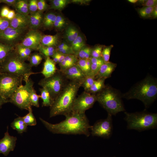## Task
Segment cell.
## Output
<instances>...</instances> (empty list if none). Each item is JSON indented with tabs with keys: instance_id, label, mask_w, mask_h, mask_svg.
I'll return each instance as SVG.
<instances>
[{
	"instance_id": "cell-62",
	"label": "cell",
	"mask_w": 157,
	"mask_h": 157,
	"mask_svg": "<svg viewBox=\"0 0 157 157\" xmlns=\"http://www.w3.org/2000/svg\"></svg>"
},
{
	"instance_id": "cell-10",
	"label": "cell",
	"mask_w": 157,
	"mask_h": 157,
	"mask_svg": "<svg viewBox=\"0 0 157 157\" xmlns=\"http://www.w3.org/2000/svg\"><path fill=\"white\" fill-rule=\"evenodd\" d=\"M27 29L16 28L9 26L0 33V42L15 48L24 38Z\"/></svg>"
},
{
	"instance_id": "cell-7",
	"label": "cell",
	"mask_w": 157,
	"mask_h": 157,
	"mask_svg": "<svg viewBox=\"0 0 157 157\" xmlns=\"http://www.w3.org/2000/svg\"><path fill=\"white\" fill-rule=\"evenodd\" d=\"M68 81L63 72L58 69L53 75L41 79L38 84L46 90L54 100Z\"/></svg>"
},
{
	"instance_id": "cell-53",
	"label": "cell",
	"mask_w": 157,
	"mask_h": 157,
	"mask_svg": "<svg viewBox=\"0 0 157 157\" xmlns=\"http://www.w3.org/2000/svg\"><path fill=\"white\" fill-rule=\"evenodd\" d=\"M92 49L90 47H88L87 52H86L85 59H89L91 57V53Z\"/></svg>"
},
{
	"instance_id": "cell-58",
	"label": "cell",
	"mask_w": 157,
	"mask_h": 157,
	"mask_svg": "<svg viewBox=\"0 0 157 157\" xmlns=\"http://www.w3.org/2000/svg\"><path fill=\"white\" fill-rule=\"evenodd\" d=\"M8 102V100L4 99L0 96V108L2 105Z\"/></svg>"
},
{
	"instance_id": "cell-2",
	"label": "cell",
	"mask_w": 157,
	"mask_h": 157,
	"mask_svg": "<svg viewBox=\"0 0 157 157\" xmlns=\"http://www.w3.org/2000/svg\"><path fill=\"white\" fill-rule=\"evenodd\" d=\"M82 82L69 81L50 107V117L71 112L78 92Z\"/></svg>"
},
{
	"instance_id": "cell-55",
	"label": "cell",
	"mask_w": 157,
	"mask_h": 157,
	"mask_svg": "<svg viewBox=\"0 0 157 157\" xmlns=\"http://www.w3.org/2000/svg\"><path fill=\"white\" fill-rule=\"evenodd\" d=\"M52 60L56 63H58V53L56 51L54 55L52 56Z\"/></svg>"
},
{
	"instance_id": "cell-50",
	"label": "cell",
	"mask_w": 157,
	"mask_h": 157,
	"mask_svg": "<svg viewBox=\"0 0 157 157\" xmlns=\"http://www.w3.org/2000/svg\"><path fill=\"white\" fill-rule=\"evenodd\" d=\"M16 13L13 10H10V11L6 18L9 20L10 21L15 17Z\"/></svg>"
},
{
	"instance_id": "cell-3",
	"label": "cell",
	"mask_w": 157,
	"mask_h": 157,
	"mask_svg": "<svg viewBox=\"0 0 157 157\" xmlns=\"http://www.w3.org/2000/svg\"><path fill=\"white\" fill-rule=\"evenodd\" d=\"M157 97V80L150 75L134 85L127 92L122 94V98L127 99H136L148 108Z\"/></svg>"
},
{
	"instance_id": "cell-5",
	"label": "cell",
	"mask_w": 157,
	"mask_h": 157,
	"mask_svg": "<svg viewBox=\"0 0 157 157\" xmlns=\"http://www.w3.org/2000/svg\"><path fill=\"white\" fill-rule=\"evenodd\" d=\"M97 101L107 112L108 114L115 115L125 111L122 99V94L119 91L109 85L105 87L96 94Z\"/></svg>"
},
{
	"instance_id": "cell-49",
	"label": "cell",
	"mask_w": 157,
	"mask_h": 157,
	"mask_svg": "<svg viewBox=\"0 0 157 157\" xmlns=\"http://www.w3.org/2000/svg\"><path fill=\"white\" fill-rule=\"evenodd\" d=\"M41 49L45 51L50 52H55L56 51V49L54 47H44L40 45L38 50Z\"/></svg>"
},
{
	"instance_id": "cell-61",
	"label": "cell",
	"mask_w": 157,
	"mask_h": 157,
	"mask_svg": "<svg viewBox=\"0 0 157 157\" xmlns=\"http://www.w3.org/2000/svg\"></svg>"
},
{
	"instance_id": "cell-31",
	"label": "cell",
	"mask_w": 157,
	"mask_h": 157,
	"mask_svg": "<svg viewBox=\"0 0 157 157\" xmlns=\"http://www.w3.org/2000/svg\"><path fill=\"white\" fill-rule=\"evenodd\" d=\"M14 48L0 42V63L4 60L10 52Z\"/></svg>"
},
{
	"instance_id": "cell-60",
	"label": "cell",
	"mask_w": 157,
	"mask_h": 157,
	"mask_svg": "<svg viewBox=\"0 0 157 157\" xmlns=\"http://www.w3.org/2000/svg\"><path fill=\"white\" fill-rule=\"evenodd\" d=\"M1 2V0H0V3Z\"/></svg>"
},
{
	"instance_id": "cell-59",
	"label": "cell",
	"mask_w": 157,
	"mask_h": 157,
	"mask_svg": "<svg viewBox=\"0 0 157 157\" xmlns=\"http://www.w3.org/2000/svg\"><path fill=\"white\" fill-rule=\"evenodd\" d=\"M138 0H128V1L129 2L132 3H135L138 1Z\"/></svg>"
},
{
	"instance_id": "cell-46",
	"label": "cell",
	"mask_w": 157,
	"mask_h": 157,
	"mask_svg": "<svg viewBox=\"0 0 157 157\" xmlns=\"http://www.w3.org/2000/svg\"><path fill=\"white\" fill-rule=\"evenodd\" d=\"M56 51L67 55H75V53L72 50L71 47L56 49Z\"/></svg>"
},
{
	"instance_id": "cell-25",
	"label": "cell",
	"mask_w": 157,
	"mask_h": 157,
	"mask_svg": "<svg viewBox=\"0 0 157 157\" xmlns=\"http://www.w3.org/2000/svg\"><path fill=\"white\" fill-rule=\"evenodd\" d=\"M11 127L19 133H22L26 131L27 125L24 123L21 117L15 118L10 124Z\"/></svg>"
},
{
	"instance_id": "cell-47",
	"label": "cell",
	"mask_w": 157,
	"mask_h": 157,
	"mask_svg": "<svg viewBox=\"0 0 157 157\" xmlns=\"http://www.w3.org/2000/svg\"><path fill=\"white\" fill-rule=\"evenodd\" d=\"M88 47L84 46L77 53L76 56L79 59H85V56Z\"/></svg>"
},
{
	"instance_id": "cell-14",
	"label": "cell",
	"mask_w": 157,
	"mask_h": 157,
	"mask_svg": "<svg viewBox=\"0 0 157 157\" xmlns=\"http://www.w3.org/2000/svg\"><path fill=\"white\" fill-rule=\"evenodd\" d=\"M8 126L4 137L0 139V154L7 156L10 151H13L15 147L17 138L10 136L8 132Z\"/></svg>"
},
{
	"instance_id": "cell-41",
	"label": "cell",
	"mask_w": 157,
	"mask_h": 157,
	"mask_svg": "<svg viewBox=\"0 0 157 157\" xmlns=\"http://www.w3.org/2000/svg\"><path fill=\"white\" fill-rule=\"evenodd\" d=\"M76 64L86 76L89 75V72L87 66L86 59H79Z\"/></svg>"
},
{
	"instance_id": "cell-35",
	"label": "cell",
	"mask_w": 157,
	"mask_h": 157,
	"mask_svg": "<svg viewBox=\"0 0 157 157\" xmlns=\"http://www.w3.org/2000/svg\"><path fill=\"white\" fill-rule=\"evenodd\" d=\"M95 80L94 76L91 75L86 76L81 85V86L83 88L84 91L87 92Z\"/></svg>"
},
{
	"instance_id": "cell-4",
	"label": "cell",
	"mask_w": 157,
	"mask_h": 157,
	"mask_svg": "<svg viewBox=\"0 0 157 157\" xmlns=\"http://www.w3.org/2000/svg\"><path fill=\"white\" fill-rule=\"evenodd\" d=\"M17 54L14 49L9 53L4 60L0 63V72L6 73L22 77L25 82L33 72L32 67L26 63Z\"/></svg>"
},
{
	"instance_id": "cell-33",
	"label": "cell",
	"mask_w": 157,
	"mask_h": 157,
	"mask_svg": "<svg viewBox=\"0 0 157 157\" xmlns=\"http://www.w3.org/2000/svg\"><path fill=\"white\" fill-rule=\"evenodd\" d=\"M156 6L153 7L144 6L139 8L138 10V12L142 18L151 17L152 13Z\"/></svg>"
},
{
	"instance_id": "cell-26",
	"label": "cell",
	"mask_w": 157,
	"mask_h": 157,
	"mask_svg": "<svg viewBox=\"0 0 157 157\" xmlns=\"http://www.w3.org/2000/svg\"><path fill=\"white\" fill-rule=\"evenodd\" d=\"M39 90L41 92L40 98L42 101V106L50 107L53 104L54 100L51 97L49 92L43 88H40Z\"/></svg>"
},
{
	"instance_id": "cell-28",
	"label": "cell",
	"mask_w": 157,
	"mask_h": 157,
	"mask_svg": "<svg viewBox=\"0 0 157 157\" xmlns=\"http://www.w3.org/2000/svg\"><path fill=\"white\" fill-rule=\"evenodd\" d=\"M57 15L52 13H48L43 17L42 24L45 28H50L54 26Z\"/></svg>"
},
{
	"instance_id": "cell-54",
	"label": "cell",
	"mask_w": 157,
	"mask_h": 157,
	"mask_svg": "<svg viewBox=\"0 0 157 157\" xmlns=\"http://www.w3.org/2000/svg\"><path fill=\"white\" fill-rule=\"evenodd\" d=\"M58 52V63L60 64L62 62L67 55L63 54L60 52Z\"/></svg>"
},
{
	"instance_id": "cell-57",
	"label": "cell",
	"mask_w": 157,
	"mask_h": 157,
	"mask_svg": "<svg viewBox=\"0 0 157 157\" xmlns=\"http://www.w3.org/2000/svg\"><path fill=\"white\" fill-rule=\"evenodd\" d=\"M151 17H152L153 19H156L157 17V5H156L154 9L152 14L151 15Z\"/></svg>"
},
{
	"instance_id": "cell-6",
	"label": "cell",
	"mask_w": 157,
	"mask_h": 157,
	"mask_svg": "<svg viewBox=\"0 0 157 157\" xmlns=\"http://www.w3.org/2000/svg\"><path fill=\"white\" fill-rule=\"evenodd\" d=\"M124 119L128 129L139 131L156 128L157 126V114L146 111L129 113L125 112Z\"/></svg>"
},
{
	"instance_id": "cell-15",
	"label": "cell",
	"mask_w": 157,
	"mask_h": 157,
	"mask_svg": "<svg viewBox=\"0 0 157 157\" xmlns=\"http://www.w3.org/2000/svg\"><path fill=\"white\" fill-rule=\"evenodd\" d=\"M62 72L69 81H78L83 83L86 76L77 64Z\"/></svg>"
},
{
	"instance_id": "cell-48",
	"label": "cell",
	"mask_w": 157,
	"mask_h": 157,
	"mask_svg": "<svg viewBox=\"0 0 157 157\" xmlns=\"http://www.w3.org/2000/svg\"><path fill=\"white\" fill-rule=\"evenodd\" d=\"M10 10L7 6L3 7L1 9L0 12V15L1 17L6 18Z\"/></svg>"
},
{
	"instance_id": "cell-11",
	"label": "cell",
	"mask_w": 157,
	"mask_h": 157,
	"mask_svg": "<svg viewBox=\"0 0 157 157\" xmlns=\"http://www.w3.org/2000/svg\"><path fill=\"white\" fill-rule=\"evenodd\" d=\"M96 101V94L84 91L75 99L71 112L85 113V111L93 106Z\"/></svg>"
},
{
	"instance_id": "cell-18",
	"label": "cell",
	"mask_w": 157,
	"mask_h": 157,
	"mask_svg": "<svg viewBox=\"0 0 157 157\" xmlns=\"http://www.w3.org/2000/svg\"><path fill=\"white\" fill-rule=\"evenodd\" d=\"M56 64L50 57L46 58L44 63L43 69L40 73L44 78H48L53 75L56 72Z\"/></svg>"
},
{
	"instance_id": "cell-12",
	"label": "cell",
	"mask_w": 157,
	"mask_h": 157,
	"mask_svg": "<svg viewBox=\"0 0 157 157\" xmlns=\"http://www.w3.org/2000/svg\"><path fill=\"white\" fill-rule=\"evenodd\" d=\"M90 130L93 136L109 138L113 130L112 115L108 114L106 119L97 121L92 126Z\"/></svg>"
},
{
	"instance_id": "cell-8",
	"label": "cell",
	"mask_w": 157,
	"mask_h": 157,
	"mask_svg": "<svg viewBox=\"0 0 157 157\" xmlns=\"http://www.w3.org/2000/svg\"><path fill=\"white\" fill-rule=\"evenodd\" d=\"M24 85L19 86L8 99L11 103L21 109L28 110L31 108L30 97L31 92L34 88V82L29 78L25 82Z\"/></svg>"
},
{
	"instance_id": "cell-16",
	"label": "cell",
	"mask_w": 157,
	"mask_h": 157,
	"mask_svg": "<svg viewBox=\"0 0 157 157\" xmlns=\"http://www.w3.org/2000/svg\"><path fill=\"white\" fill-rule=\"evenodd\" d=\"M28 15L17 13L14 18L10 21V26L19 29L27 28L29 27Z\"/></svg>"
},
{
	"instance_id": "cell-29",
	"label": "cell",
	"mask_w": 157,
	"mask_h": 157,
	"mask_svg": "<svg viewBox=\"0 0 157 157\" xmlns=\"http://www.w3.org/2000/svg\"><path fill=\"white\" fill-rule=\"evenodd\" d=\"M85 46V42L83 37L79 35L78 37L71 42L70 46L76 55L78 52Z\"/></svg>"
},
{
	"instance_id": "cell-51",
	"label": "cell",
	"mask_w": 157,
	"mask_h": 157,
	"mask_svg": "<svg viewBox=\"0 0 157 157\" xmlns=\"http://www.w3.org/2000/svg\"><path fill=\"white\" fill-rule=\"evenodd\" d=\"M38 50L40 51V53L45 57H50L51 56H52L54 54L55 52H50L47 51H45L41 49H39Z\"/></svg>"
},
{
	"instance_id": "cell-27",
	"label": "cell",
	"mask_w": 157,
	"mask_h": 157,
	"mask_svg": "<svg viewBox=\"0 0 157 157\" xmlns=\"http://www.w3.org/2000/svg\"><path fill=\"white\" fill-rule=\"evenodd\" d=\"M105 79L104 78L95 79L91 87L87 92L92 94H96L105 87Z\"/></svg>"
},
{
	"instance_id": "cell-45",
	"label": "cell",
	"mask_w": 157,
	"mask_h": 157,
	"mask_svg": "<svg viewBox=\"0 0 157 157\" xmlns=\"http://www.w3.org/2000/svg\"><path fill=\"white\" fill-rule=\"evenodd\" d=\"M139 2L144 6L153 7L157 5L156 0H140Z\"/></svg>"
},
{
	"instance_id": "cell-32",
	"label": "cell",
	"mask_w": 157,
	"mask_h": 157,
	"mask_svg": "<svg viewBox=\"0 0 157 157\" xmlns=\"http://www.w3.org/2000/svg\"><path fill=\"white\" fill-rule=\"evenodd\" d=\"M28 110V113L25 116L21 117L22 118L27 126H35L37 124V122L33 114L32 108H31Z\"/></svg>"
},
{
	"instance_id": "cell-23",
	"label": "cell",
	"mask_w": 157,
	"mask_h": 157,
	"mask_svg": "<svg viewBox=\"0 0 157 157\" xmlns=\"http://www.w3.org/2000/svg\"><path fill=\"white\" fill-rule=\"evenodd\" d=\"M91 62V69L90 74L95 77L101 66L104 63L102 58L91 57L90 59Z\"/></svg>"
},
{
	"instance_id": "cell-20",
	"label": "cell",
	"mask_w": 157,
	"mask_h": 157,
	"mask_svg": "<svg viewBox=\"0 0 157 157\" xmlns=\"http://www.w3.org/2000/svg\"><path fill=\"white\" fill-rule=\"evenodd\" d=\"M78 60L75 55H67L64 60L59 64L60 70L63 71L76 64Z\"/></svg>"
},
{
	"instance_id": "cell-17",
	"label": "cell",
	"mask_w": 157,
	"mask_h": 157,
	"mask_svg": "<svg viewBox=\"0 0 157 157\" xmlns=\"http://www.w3.org/2000/svg\"><path fill=\"white\" fill-rule=\"evenodd\" d=\"M117 66L116 63L109 61L104 63L101 66L95 76V79L104 78L106 79L110 77Z\"/></svg>"
},
{
	"instance_id": "cell-36",
	"label": "cell",
	"mask_w": 157,
	"mask_h": 157,
	"mask_svg": "<svg viewBox=\"0 0 157 157\" xmlns=\"http://www.w3.org/2000/svg\"><path fill=\"white\" fill-rule=\"evenodd\" d=\"M40 97V95H38L36 90L33 88L31 93L30 101L31 106H34L38 108L39 107V100Z\"/></svg>"
},
{
	"instance_id": "cell-22",
	"label": "cell",
	"mask_w": 157,
	"mask_h": 157,
	"mask_svg": "<svg viewBox=\"0 0 157 157\" xmlns=\"http://www.w3.org/2000/svg\"><path fill=\"white\" fill-rule=\"evenodd\" d=\"M13 6L17 13L25 15H28L30 14L27 0H16Z\"/></svg>"
},
{
	"instance_id": "cell-52",
	"label": "cell",
	"mask_w": 157,
	"mask_h": 157,
	"mask_svg": "<svg viewBox=\"0 0 157 157\" xmlns=\"http://www.w3.org/2000/svg\"><path fill=\"white\" fill-rule=\"evenodd\" d=\"M16 0H1V2L4 3L10 6H13Z\"/></svg>"
},
{
	"instance_id": "cell-1",
	"label": "cell",
	"mask_w": 157,
	"mask_h": 157,
	"mask_svg": "<svg viewBox=\"0 0 157 157\" xmlns=\"http://www.w3.org/2000/svg\"><path fill=\"white\" fill-rule=\"evenodd\" d=\"M65 119L60 122L52 124L41 118L39 119L46 128L54 134L84 135L88 137L92 127L85 113L71 112L65 115Z\"/></svg>"
},
{
	"instance_id": "cell-44",
	"label": "cell",
	"mask_w": 157,
	"mask_h": 157,
	"mask_svg": "<svg viewBox=\"0 0 157 157\" xmlns=\"http://www.w3.org/2000/svg\"><path fill=\"white\" fill-rule=\"evenodd\" d=\"M38 11L42 13L46 10L48 6L45 1L40 0L37 2Z\"/></svg>"
},
{
	"instance_id": "cell-13",
	"label": "cell",
	"mask_w": 157,
	"mask_h": 157,
	"mask_svg": "<svg viewBox=\"0 0 157 157\" xmlns=\"http://www.w3.org/2000/svg\"><path fill=\"white\" fill-rule=\"evenodd\" d=\"M42 36L41 33L37 30L30 29L19 43L33 50H38L41 45Z\"/></svg>"
},
{
	"instance_id": "cell-43",
	"label": "cell",
	"mask_w": 157,
	"mask_h": 157,
	"mask_svg": "<svg viewBox=\"0 0 157 157\" xmlns=\"http://www.w3.org/2000/svg\"><path fill=\"white\" fill-rule=\"evenodd\" d=\"M37 0H30L28 1V9L30 14L38 11Z\"/></svg>"
},
{
	"instance_id": "cell-21",
	"label": "cell",
	"mask_w": 157,
	"mask_h": 157,
	"mask_svg": "<svg viewBox=\"0 0 157 157\" xmlns=\"http://www.w3.org/2000/svg\"><path fill=\"white\" fill-rule=\"evenodd\" d=\"M59 38L57 35H45L42 36L41 45L44 47H54L58 43Z\"/></svg>"
},
{
	"instance_id": "cell-56",
	"label": "cell",
	"mask_w": 157,
	"mask_h": 157,
	"mask_svg": "<svg viewBox=\"0 0 157 157\" xmlns=\"http://www.w3.org/2000/svg\"><path fill=\"white\" fill-rule=\"evenodd\" d=\"M71 46L65 42H63L60 44L57 47L56 49H58L64 48H69Z\"/></svg>"
},
{
	"instance_id": "cell-24",
	"label": "cell",
	"mask_w": 157,
	"mask_h": 157,
	"mask_svg": "<svg viewBox=\"0 0 157 157\" xmlns=\"http://www.w3.org/2000/svg\"><path fill=\"white\" fill-rule=\"evenodd\" d=\"M14 49L19 56L25 61L28 60L31 52L33 50L31 48L21 45L19 43L15 46Z\"/></svg>"
},
{
	"instance_id": "cell-38",
	"label": "cell",
	"mask_w": 157,
	"mask_h": 157,
	"mask_svg": "<svg viewBox=\"0 0 157 157\" xmlns=\"http://www.w3.org/2000/svg\"><path fill=\"white\" fill-rule=\"evenodd\" d=\"M113 47V45L104 47L102 52V58L104 63L109 62L111 51Z\"/></svg>"
},
{
	"instance_id": "cell-30",
	"label": "cell",
	"mask_w": 157,
	"mask_h": 157,
	"mask_svg": "<svg viewBox=\"0 0 157 157\" xmlns=\"http://www.w3.org/2000/svg\"><path fill=\"white\" fill-rule=\"evenodd\" d=\"M65 34L67 40L71 43L76 39L79 35L78 30L74 26H72L67 27Z\"/></svg>"
},
{
	"instance_id": "cell-34",
	"label": "cell",
	"mask_w": 157,
	"mask_h": 157,
	"mask_svg": "<svg viewBox=\"0 0 157 157\" xmlns=\"http://www.w3.org/2000/svg\"><path fill=\"white\" fill-rule=\"evenodd\" d=\"M42 60V56L39 53H35L31 54L28 59L29 64L32 67L37 66L40 64Z\"/></svg>"
},
{
	"instance_id": "cell-42",
	"label": "cell",
	"mask_w": 157,
	"mask_h": 157,
	"mask_svg": "<svg viewBox=\"0 0 157 157\" xmlns=\"http://www.w3.org/2000/svg\"><path fill=\"white\" fill-rule=\"evenodd\" d=\"M10 21L6 18L0 16V33L10 26Z\"/></svg>"
},
{
	"instance_id": "cell-19",
	"label": "cell",
	"mask_w": 157,
	"mask_h": 157,
	"mask_svg": "<svg viewBox=\"0 0 157 157\" xmlns=\"http://www.w3.org/2000/svg\"><path fill=\"white\" fill-rule=\"evenodd\" d=\"M29 27L32 30H37L42 24L43 16L42 13L37 11L28 15Z\"/></svg>"
},
{
	"instance_id": "cell-37",
	"label": "cell",
	"mask_w": 157,
	"mask_h": 157,
	"mask_svg": "<svg viewBox=\"0 0 157 157\" xmlns=\"http://www.w3.org/2000/svg\"><path fill=\"white\" fill-rule=\"evenodd\" d=\"M67 0H53L51 1V7L52 9L60 10L63 8L68 3Z\"/></svg>"
},
{
	"instance_id": "cell-9",
	"label": "cell",
	"mask_w": 157,
	"mask_h": 157,
	"mask_svg": "<svg viewBox=\"0 0 157 157\" xmlns=\"http://www.w3.org/2000/svg\"><path fill=\"white\" fill-rule=\"evenodd\" d=\"M23 79L22 76L0 72V96L8 101L17 88L22 84Z\"/></svg>"
},
{
	"instance_id": "cell-40",
	"label": "cell",
	"mask_w": 157,
	"mask_h": 157,
	"mask_svg": "<svg viewBox=\"0 0 157 157\" xmlns=\"http://www.w3.org/2000/svg\"><path fill=\"white\" fill-rule=\"evenodd\" d=\"M65 24L64 18L60 15H57L54 26L56 28L60 29L63 28Z\"/></svg>"
},
{
	"instance_id": "cell-39",
	"label": "cell",
	"mask_w": 157,
	"mask_h": 157,
	"mask_svg": "<svg viewBox=\"0 0 157 157\" xmlns=\"http://www.w3.org/2000/svg\"><path fill=\"white\" fill-rule=\"evenodd\" d=\"M104 47L102 45H98L92 49L91 57L102 58V52Z\"/></svg>"
}]
</instances>
